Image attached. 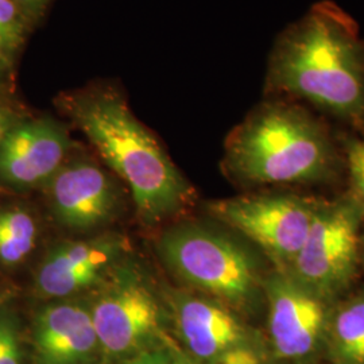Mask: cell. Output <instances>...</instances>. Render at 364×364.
Returning <instances> with one entry per match:
<instances>
[{"instance_id":"obj_5","label":"cell","mask_w":364,"mask_h":364,"mask_svg":"<svg viewBox=\"0 0 364 364\" xmlns=\"http://www.w3.org/2000/svg\"><path fill=\"white\" fill-rule=\"evenodd\" d=\"M100 284L90 306L107 359L120 362L159 347H176L164 331V312L135 267L117 266Z\"/></svg>"},{"instance_id":"obj_3","label":"cell","mask_w":364,"mask_h":364,"mask_svg":"<svg viewBox=\"0 0 364 364\" xmlns=\"http://www.w3.org/2000/svg\"><path fill=\"white\" fill-rule=\"evenodd\" d=\"M338 164L326 126L287 100L258 105L225 141V170L248 185L318 183L335 176Z\"/></svg>"},{"instance_id":"obj_6","label":"cell","mask_w":364,"mask_h":364,"mask_svg":"<svg viewBox=\"0 0 364 364\" xmlns=\"http://www.w3.org/2000/svg\"><path fill=\"white\" fill-rule=\"evenodd\" d=\"M364 218L348 196L324 201L302 247L285 270L335 304L350 290L360 266Z\"/></svg>"},{"instance_id":"obj_1","label":"cell","mask_w":364,"mask_h":364,"mask_svg":"<svg viewBox=\"0 0 364 364\" xmlns=\"http://www.w3.org/2000/svg\"><path fill=\"white\" fill-rule=\"evenodd\" d=\"M266 91L363 124L364 41L351 15L321 0L290 23L269 55Z\"/></svg>"},{"instance_id":"obj_4","label":"cell","mask_w":364,"mask_h":364,"mask_svg":"<svg viewBox=\"0 0 364 364\" xmlns=\"http://www.w3.org/2000/svg\"><path fill=\"white\" fill-rule=\"evenodd\" d=\"M158 248L170 270L203 296L243 317L264 305L269 270L232 237L204 225L183 224L162 235Z\"/></svg>"},{"instance_id":"obj_13","label":"cell","mask_w":364,"mask_h":364,"mask_svg":"<svg viewBox=\"0 0 364 364\" xmlns=\"http://www.w3.org/2000/svg\"><path fill=\"white\" fill-rule=\"evenodd\" d=\"M122 250L114 237L58 245L39 266L36 281L39 293L48 299H65L100 285Z\"/></svg>"},{"instance_id":"obj_24","label":"cell","mask_w":364,"mask_h":364,"mask_svg":"<svg viewBox=\"0 0 364 364\" xmlns=\"http://www.w3.org/2000/svg\"><path fill=\"white\" fill-rule=\"evenodd\" d=\"M7 55L9 53L6 52L4 49L0 48V73L4 70V68L9 64V60H7Z\"/></svg>"},{"instance_id":"obj_22","label":"cell","mask_w":364,"mask_h":364,"mask_svg":"<svg viewBox=\"0 0 364 364\" xmlns=\"http://www.w3.org/2000/svg\"><path fill=\"white\" fill-rule=\"evenodd\" d=\"M14 124L15 123H14L11 112L9 111L7 107H4L0 103V144H1L4 136L7 135V132L10 131Z\"/></svg>"},{"instance_id":"obj_21","label":"cell","mask_w":364,"mask_h":364,"mask_svg":"<svg viewBox=\"0 0 364 364\" xmlns=\"http://www.w3.org/2000/svg\"><path fill=\"white\" fill-rule=\"evenodd\" d=\"M14 3L26 14L27 18H37L49 3V0H13Z\"/></svg>"},{"instance_id":"obj_19","label":"cell","mask_w":364,"mask_h":364,"mask_svg":"<svg viewBox=\"0 0 364 364\" xmlns=\"http://www.w3.org/2000/svg\"><path fill=\"white\" fill-rule=\"evenodd\" d=\"M270 358L273 356L269 351L267 343H257L234 348L224 353L213 364H262Z\"/></svg>"},{"instance_id":"obj_2","label":"cell","mask_w":364,"mask_h":364,"mask_svg":"<svg viewBox=\"0 0 364 364\" xmlns=\"http://www.w3.org/2000/svg\"><path fill=\"white\" fill-rule=\"evenodd\" d=\"M58 100L105 164L127 183L146 223L165 220L188 204L191 188L119 92L95 85Z\"/></svg>"},{"instance_id":"obj_20","label":"cell","mask_w":364,"mask_h":364,"mask_svg":"<svg viewBox=\"0 0 364 364\" xmlns=\"http://www.w3.org/2000/svg\"><path fill=\"white\" fill-rule=\"evenodd\" d=\"M178 352L181 351L177 347H159L156 350L138 353L132 358L117 362V364H169Z\"/></svg>"},{"instance_id":"obj_8","label":"cell","mask_w":364,"mask_h":364,"mask_svg":"<svg viewBox=\"0 0 364 364\" xmlns=\"http://www.w3.org/2000/svg\"><path fill=\"white\" fill-rule=\"evenodd\" d=\"M333 305L285 269L272 267L264 279V306L266 343L274 359L314 364L324 356Z\"/></svg>"},{"instance_id":"obj_10","label":"cell","mask_w":364,"mask_h":364,"mask_svg":"<svg viewBox=\"0 0 364 364\" xmlns=\"http://www.w3.org/2000/svg\"><path fill=\"white\" fill-rule=\"evenodd\" d=\"M48 185L53 213L68 230L90 231L100 227L119 209L117 183L91 159H66Z\"/></svg>"},{"instance_id":"obj_17","label":"cell","mask_w":364,"mask_h":364,"mask_svg":"<svg viewBox=\"0 0 364 364\" xmlns=\"http://www.w3.org/2000/svg\"><path fill=\"white\" fill-rule=\"evenodd\" d=\"M346 166L348 171V197L356 204L364 218V139L352 138L344 149Z\"/></svg>"},{"instance_id":"obj_14","label":"cell","mask_w":364,"mask_h":364,"mask_svg":"<svg viewBox=\"0 0 364 364\" xmlns=\"http://www.w3.org/2000/svg\"><path fill=\"white\" fill-rule=\"evenodd\" d=\"M324 358L331 364H364V287L335 302Z\"/></svg>"},{"instance_id":"obj_11","label":"cell","mask_w":364,"mask_h":364,"mask_svg":"<svg viewBox=\"0 0 364 364\" xmlns=\"http://www.w3.org/2000/svg\"><path fill=\"white\" fill-rule=\"evenodd\" d=\"M72 142L52 119L15 123L0 144V180L15 188L48 183L65 164Z\"/></svg>"},{"instance_id":"obj_16","label":"cell","mask_w":364,"mask_h":364,"mask_svg":"<svg viewBox=\"0 0 364 364\" xmlns=\"http://www.w3.org/2000/svg\"><path fill=\"white\" fill-rule=\"evenodd\" d=\"M27 18L13 0H0V48L13 53L25 38Z\"/></svg>"},{"instance_id":"obj_7","label":"cell","mask_w":364,"mask_h":364,"mask_svg":"<svg viewBox=\"0 0 364 364\" xmlns=\"http://www.w3.org/2000/svg\"><path fill=\"white\" fill-rule=\"evenodd\" d=\"M323 200L296 193L240 196L208 205L215 219L247 237L273 267L287 269L297 255Z\"/></svg>"},{"instance_id":"obj_9","label":"cell","mask_w":364,"mask_h":364,"mask_svg":"<svg viewBox=\"0 0 364 364\" xmlns=\"http://www.w3.org/2000/svg\"><path fill=\"white\" fill-rule=\"evenodd\" d=\"M170 308L186 355L197 363L213 364L234 348L266 343L242 314L207 296L178 291L170 299Z\"/></svg>"},{"instance_id":"obj_18","label":"cell","mask_w":364,"mask_h":364,"mask_svg":"<svg viewBox=\"0 0 364 364\" xmlns=\"http://www.w3.org/2000/svg\"><path fill=\"white\" fill-rule=\"evenodd\" d=\"M21 346L11 318H0V364H21Z\"/></svg>"},{"instance_id":"obj_15","label":"cell","mask_w":364,"mask_h":364,"mask_svg":"<svg viewBox=\"0 0 364 364\" xmlns=\"http://www.w3.org/2000/svg\"><path fill=\"white\" fill-rule=\"evenodd\" d=\"M36 240L37 225L30 213L22 209L0 210V262H22L33 251Z\"/></svg>"},{"instance_id":"obj_23","label":"cell","mask_w":364,"mask_h":364,"mask_svg":"<svg viewBox=\"0 0 364 364\" xmlns=\"http://www.w3.org/2000/svg\"><path fill=\"white\" fill-rule=\"evenodd\" d=\"M169 364H200L193 360L192 358H189L186 353L178 352L174 355V358L170 360Z\"/></svg>"},{"instance_id":"obj_12","label":"cell","mask_w":364,"mask_h":364,"mask_svg":"<svg viewBox=\"0 0 364 364\" xmlns=\"http://www.w3.org/2000/svg\"><path fill=\"white\" fill-rule=\"evenodd\" d=\"M33 341L38 364H93L102 355L90 306L75 301L45 306Z\"/></svg>"},{"instance_id":"obj_25","label":"cell","mask_w":364,"mask_h":364,"mask_svg":"<svg viewBox=\"0 0 364 364\" xmlns=\"http://www.w3.org/2000/svg\"><path fill=\"white\" fill-rule=\"evenodd\" d=\"M360 266L364 269V227L360 236Z\"/></svg>"},{"instance_id":"obj_26","label":"cell","mask_w":364,"mask_h":364,"mask_svg":"<svg viewBox=\"0 0 364 364\" xmlns=\"http://www.w3.org/2000/svg\"><path fill=\"white\" fill-rule=\"evenodd\" d=\"M262 364H297V363H291V362H285V360H278V359H274V358H270L269 360H266L264 363Z\"/></svg>"}]
</instances>
